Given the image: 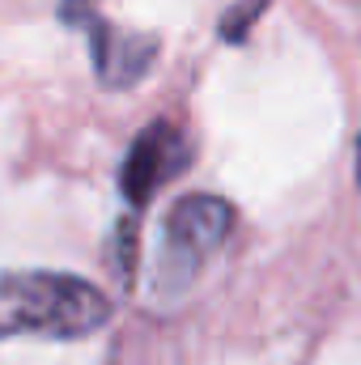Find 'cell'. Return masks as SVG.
<instances>
[{"mask_svg":"<svg viewBox=\"0 0 361 365\" xmlns=\"http://www.w3.org/2000/svg\"><path fill=\"white\" fill-rule=\"evenodd\" d=\"M111 297L86 276L4 272L0 276V336L77 340L106 327Z\"/></svg>","mask_w":361,"mask_h":365,"instance_id":"6da1fadb","label":"cell"},{"mask_svg":"<svg viewBox=\"0 0 361 365\" xmlns=\"http://www.w3.org/2000/svg\"><path fill=\"white\" fill-rule=\"evenodd\" d=\"M230 230H234V208L221 195H183L166 217L153 284L171 297L183 293L200 276L204 259L230 238Z\"/></svg>","mask_w":361,"mask_h":365,"instance_id":"7a4b0ae2","label":"cell"},{"mask_svg":"<svg viewBox=\"0 0 361 365\" xmlns=\"http://www.w3.org/2000/svg\"><path fill=\"white\" fill-rule=\"evenodd\" d=\"M357 182H361V140H357Z\"/></svg>","mask_w":361,"mask_h":365,"instance_id":"5b68a950","label":"cell"},{"mask_svg":"<svg viewBox=\"0 0 361 365\" xmlns=\"http://www.w3.org/2000/svg\"><path fill=\"white\" fill-rule=\"evenodd\" d=\"M187 166H191L187 136H183L171 119H158V123H149V128L132 140V149H128V158H123V170H119V191H123V200L141 212L166 182L179 179Z\"/></svg>","mask_w":361,"mask_h":365,"instance_id":"277c9868","label":"cell"},{"mask_svg":"<svg viewBox=\"0 0 361 365\" xmlns=\"http://www.w3.org/2000/svg\"><path fill=\"white\" fill-rule=\"evenodd\" d=\"M60 17L73 21V26H81V30L90 34L93 73H98L102 86L123 90V86H136V81L149 73V64H153V56H158V38L111 26V21L93 9V0H60Z\"/></svg>","mask_w":361,"mask_h":365,"instance_id":"3957f363","label":"cell"}]
</instances>
